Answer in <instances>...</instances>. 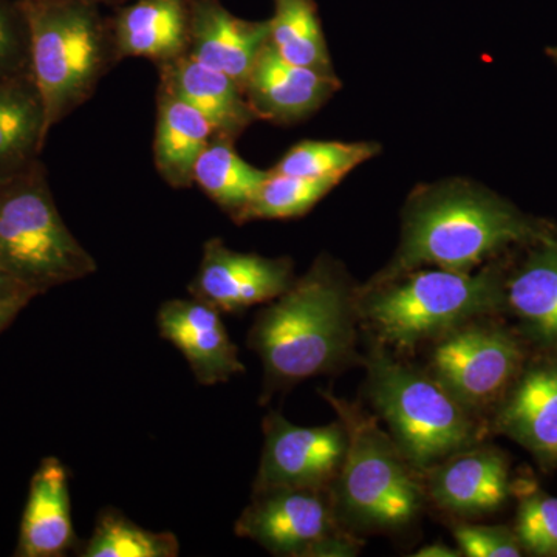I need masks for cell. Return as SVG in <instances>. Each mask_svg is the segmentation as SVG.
Returning <instances> with one entry per match:
<instances>
[{
  "label": "cell",
  "mask_w": 557,
  "mask_h": 557,
  "mask_svg": "<svg viewBox=\"0 0 557 557\" xmlns=\"http://www.w3.org/2000/svg\"><path fill=\"white\" fill-rule=\"evenodd\" d=\"M413 557H458L461 555L460 549H454L448 547V545L443 544H434L428 545V547H423L418 549Z\"/></svg>",
  "instance_id": "cell-33"
},
{
  "label": "cell",
  "mask_w": 557,
  "mask_h": 557,
  "mask_svg": "<svg viewBox=\"0 0 557 557\" xmlns=\"http://www.w3.org/2000/svg\"><path fill=\"white\" fill-rule=\"evenodd\" d=\"M339 182V178L292 177L270 171L234 222L300 218L319 200L324 199Z\"/></svg>",
  "instance_id": "cell-26"
},
{
  "label": "cell",
  "mask_w": 557,
  "mask_h": 557,
  "mask_svg": "<svg viewBox=\"0 0 557 557\" xmlns=\"http://www.w3.org/2000/svg\"><path fill=\"white\" fill-rule=\"evenodd\" d=\"M494 429L525 448L542 468L557 467V355L523 364L498 399Z\"/></svg>",
  "instance_id": "cell-12"
},
{
  "label": "cell",
  "mask_w": 557,
  "mask_h": 557,
  "mask_svg": "<svg viewBox=\"0 0 557 557\" xmlns=\"http://www.w3.org/2000/svg\"><path fill=\"white\" fill-rule=\"evenodd\" d=\"M270 44L292 64L333 73L314 0H273Z\"/></svg>",
  "instance_id": "cell-24"
},
{
  "label": "cell",
  "mask_w": 557,
  "mask_h": 557,
  "mask_svg": "<svg viewBox=\"0 0 557 557\" xmlns=\"http://www.w3.org/2000/svg\"><path fill=\"white\" fill-rule=\"evenodd\" d=\"M429 474V496L454 515L497 511L511 496L508 461L497 449L472 446L446 458Z\"/></svg>",
  "instance_id": "cell-15"
},
{
  "label": "cell",
  "mask_w": 557,
  "mask_h": 557,
  "mask_svg": "<svg viewBox=\"0 0 557 557\" xmlns=\"http://www.w3.org/2000/svg\"><path fill=\"white\" fill-rule=\"evenodd\" d=\"M28 35L22 36L16 22L0 7V78L16 75L25 53H28Z\"/></svg>",
  "instance_id": "cell-30"
},
{
  "label": "cell",
  "mask_w": 557,
  "mask_h": 557,
  "mask_svg": "<svg viewBox=\"0 0 557 557\" xmlns=\"http://www.w3.org/2000/svg\"><path fill=\"white\" fill-rule=\"evenodd\" d=\"M33 83L42 101L46 134L83 104L116 60L112 32L94 2L35 0L25 10Z\"/></svg>",
  "instance_id": "cell-5"
},
{
  "label": "cell",
  "mask_w": 557,
  "mask_h": 557,
  "mask_svg": "<svg viewBox=\"0 0 557 557\" xmlns=\"http://www.w3.org/2000/svg\"><path fill=\"white\" fill-rule=\"evenodd\" d=\"M515 533L523 553L557 557V497L533 490L520 498Z\"/></svg>",
  "instance_id": "cell-28"
},
{
  "label": "cell",
  "mask_w": 557,
  "mask_h": 557,
  "mask_svg": "<svg viewBox=\"0 0 557 557\" xmlns=\"http://www.w3.org/2000/svg\"><path fill=\"white\" fill-rule=\"evenodd\" d=\"M339 89L333 73L292 64L271 47L260 50L244 91L259 119L295 123L317 112Z\"/></svg>",
  "instance_id": "cell-14"
},
{
  "label": "cell",
  "mask_w": 557,
  "mask_h": 557,
  "mask_svg": "<svg viewBox=\"0 0 557 557\" xmlns=\"http://www.w3.org/2000/svg\"><path fill=\"white\" fill-rule=\"evenodd\" d=\"M262 457L252 494L281 487L330 490L346 456L343 423L306 428L289 423L277 412L263 420Z\"/></svg>",
  "instance_id": "cell-9"
},
{
  "label": "cell",
  "mask_w": 557,
  "mask_h": 557,
  "mask_svg": "<svg viewBox=\"0 0 557 557\" xmlns=\"http://www.w3.org/2000/svg\"><path fill=\"white\" fill-rule=\"evenodd\" d=\"M86 2H94V3H97L98 0H86Z\"/></svg>",
  "instance_id": "cell-34"
},
{
  "label": "cell",
  "mask_w": 557,
  "mask_h": 557,
  "mask_svg": "<svg viewBox=\"0 0 557 557\" xmlns=\"http://www.w3.org/2000/svg\"><path fill=\"white\" fill-rule=\"evenodd\" d=\"M14 298L33 299L35 295L0 263V300Z\"/></svg>",
  "instance_id": "cell-31"
},
{
  "label": "cell",
  "mask_w": 557,
  "mask_h": 557,
  "mask_svg": "<svg viewBox=\"0 0 557 557\" xmlns=\"http://www.w3.org/2000/svg\"><path fill=\"white\" fill-rule=\"evenodd\" d=\"M178 539L172 533H156L132 522L115 508H104L94 533L78 553L83 557H175Z\"/></svg>",
  "instance_id": "cell-25"
},
{
  "label": "cell",
  "mask_w": 557,
  "mask_h": 557,
  "mask_svg": "<svg viewBox=\"0 0 557 557\" xmlns=\"http://www.w3.org/2000/svg\"><path fill=\"white\" fill-rule=\"evenodd\" d=\"M161 84L200 112L220 137L234 139L259 120L236 81L188 53L161 64Z\"/></svg>",
  "instance_id": "cell-20"
},
{
  "label": "cell",
  "mask_w": 557,
  "mask_h": 557,
  "mask_svg": "<svg viewBox=\"0 0 557 557\" xmlns=\"http://www.w3.org/2000/svg\"><path fill=\"white\" fill-rule=\"evenodd\" d=\"M28 298H14L0 300V333L13 324L22 310L30 304Z\"/></svg>",
  "instance_id": "cell-32"
},
{
  "label": "cell",
  "mask_w": 557,
  "mask_h": 557,
  "mask_svg": "<svg viewBox=\"0 0 557 557\" xmlns=\"http://www.w3.org/2000/svg\"><path fill=\"white\" fill-rule=\"evenodd\" d=\"M157 324L161 338L182 351L203 386L225 383L245 372L239 348L214 307L196 298L166 300L161 304Z\"/></svg>",
  "instance_id": "cell-13"
},
{
  "label": "cell",
  "mask_w": 557,
  "mask_h": 557,
  "mask_svg": "<svg viewBox=\"0 0 557 557\" xmlns=\"http://www.w3.org/2000/svg\"><path fill=\"white\" fill-rule=\"evenodd\" d=\"M346 429L347 448L332 502L339 523L361 530L395 531L410 525L423 508L424 487L379 418L361 406L322 392Z\"/></svg>",
  "instance_id": "cell-4"
},
{
  "label": "cell",
  "mask_w": 557,
  "mask_h": 557,
  "mask_svg": "<svg viewBox=\"0 0 557 557\" xmlns=\"http://www.w3.org/2000/svg\"><path fill=\"white\" fill-rule=\"evenodd\" d=\"M329 491L281 487L252 494L234 531L271 555L313 557L314 549L341 530Z\"/></svg>",
  "instance_id": "cell-10"
},
{
  "label": "cell",
  "mask_w": 557,
  "mask_h": 557,
  "mask_svg": "<svg viewBox=\"0 0 557 557\" xmlns=\"http://www.w3.org/2000/svg\"><path fill=\"white\" fill-rule=\"evenodd\" d=\"M72 520L69 474L57 457H46L33 474L22 515L17 557H62L78 545Z\"/></svg>",
  "instance_id": "cell-17"
},
{
  "label": "cell",
  "mask_w": 557,
  "mask_h": 557,
  "mask_svg": "<svg viewBox=\"0 0 557 557\" xmlns=\"http://www.w3.org/2000/svg\"><path fill=\"white\" fill-rule=\"evenodd\" d=\"M368 394L410 467L429 472L478 443L472 410L431 372L399 362L376 348L368 361Z\"/></svg>",
  "instance_id": "cell-6"
},
{
  "label": "cell",
  "mask_w": 557,
  "mask_h": 557,
  "mask_svg": "<svg viewBox=\"0 0 557 557\" xmlns=\"http://www.w3.org/2000/svg\"><path fill=\"white\" fill-rule=\"evenodd\" d=\"M542 236L515 208L471 185L424 189L406 211L394 262L375 282L423 267L469 273L509 245Z\"/></svg>",
  "instance_id": "cell-2"
},
{
  "label": "cell",
  "mask_w": 557,
  "mask_h": 557,
  "mask_svg": "<svg viewBox=\"0 0 557 557\" xmlns=\"http://www.w3.org/2000/svg\"><path fill=\"white\" fill-rule=\"evenodd\" d=\"M267 175L269 172L242 159L233 139L220 135L212 137L193 171L194 183L233 220L247 207Z\"/></svg>",
  "instance_id": "cell-23"
},
{
  "label": "cell",
  "mask_w": 557,
  "mask_h": 557,
  "mask_svg": "<svg viewBox=\"0 0 557 557\" xmlns=\"http://www.w3.org/2000/svg\"><path fill=\"white\" fill-rule=\"evenodd\" d=\"M379 153L372 143L302 141L288 150L274 170L276 174L302 178H339Z\"/></svg>",
  "instance_id": "cell-27"
},
{
  "label": "cell",
  "mask_w": 557,
  "mask_h": 557,
  "mask_svg": "<svg viewBox=\"0 0 557 557\" xmlns=\"http://www.w3.org/2000/svg\"><path fill=\"white\" fill-rule=\"evenodd\" d=\"M293 282V262L288 258L234 251L222 239H209L189 293L220 313H240L278 298Z\"/></svg>",
  "instance_id": "cell-11"
},
{
  "label": "cell",
  "mask_w": 557,
  "mask_h": 557,
  "mask_svg": "<svg viewBox=\"0 0 557 557\" xmlns=\"http://www.w3.org/2000/svg\"><path fill=\"white\" fill-rule=\"evenodd\" d=\"M357 317V299L324 259L295 278L287 292L259 311L248 333L269 392L346 366L355 354Z\"/></svg>",
  "instance_id": "cell-1"
},
{
  "label": "cell",
  "mask_w": 557,
  "mask_h": 557,
  "mask_svg": "<svg viewBox=\"0 0 557 557\" xmlns=\"http://www.w3.org/2000/svg\"><path fill=\"white\" fill-rule=\"evenodd\" d=\"M505 310L518 319L525 338L557 355V239L542 236L520 269L505 278Z\"/></svg>",
  "instance_id": "cell-19"
},
{
  "label": "cell",
  "mask_w": 557,
  "mask_h": 557,
  "mask_svg": "<svg viewBox=\"0 0 557 557\" xmlns=\"http://www.w3.org/2000/svg\"><path fill=\"white\" fill-rule=\"evenodd\" d=\"M357 309L376 341L395 350H410L505 310V278L491 267L478 273L412 270L373 282L357 299Z\"/></svg>",
  "instance_id": "cell-3"
},
{
  "label": "cell",
  "mask_w": 557,
  "mask_h": 557,
  "mask_svg": "<svg viewBox=\"0 0 557 557\" xmlns=\"http://www.w3.org/2000/svg\"><path fill=\"white\" fill-rule=\"evenodd\" d=\"M458 549L468 557H519L523 555L515 530L460 523L454 528Z\"/></svg>",
  "instance_id": "cell-29"
},
{
  "label": "cell",
  "mask_w": 557,
  "mask_h": 557,
  "mask_svg": "<svg viewBox=\"0 0 557 557\" xmlns=\"http://www.w3.org/2000/svg\"><path fill=\"white\" fill-rule=\"evenodd\" d=\"M0 263L35 296L98 269L35 170L0 180Z\"/></svg>",
  "instance_id": "cell-7"
},
{
  "label": "cell",
  "mask_w": 557,
  "mask_h": 557,
  "mask_svg": "<svg viewBox=\"0 0 557 557\" xmlns=\"http://www.w3.org/2000/svg\"><path fill=\"white\" fill-rule=\"evenodd\" d=\"M270 40V22L240 20L219 0H193L188 54L225 73L244 89L260 50Z\"/></svg>",
  "instance_id": "cell-16"
},
{
  "label": "cell",
  "mask_w": 557,
  "mask_h": 557,
  "mask_svg": "<svg viewBox=\"0 0 557 557\" xmlns=\"http://www.w3.org/2000/svg\"><path fill=\"white\" fill-rule=\"evenodd\" d=\"M515 333L475 319L440 336L429 372L469 410L498 403L525 364Z\"/></svg>",
  "instance_id": "cell-8"
},
{
  "label": "cell",
  "mask_w": 557,
  "mask_h": 557,
  "mask_svg": "<svg viewBox=\"0 0 557 557\" xmlns=\"http://www.w3.org/2000/svg\"><path fill=\"white\" fill-rule=\"evenodd\" d=\"M193 0H138L113 21L116 60L146 58L166 64L188 53Z\"/></svg>",
  "instance_id": "cell-18"
},
{
  "label": "cell",
  "mask_w": 557,
  "mask_h": 557,
  "mask_svg": "<svg viewBox=\"0 0 557 557\" xmlns=\"http://www.w3.org/2000/svg\"><path fill=\"white\" fill-rule=\"evenodd\" d=\"M46 138V115L35 83L0 78V180L28 170Z\"/></svg>",
  "instance_id": "cell-22"
},
{
  "label": "cell",
  "mask_w": 557,
  "mask_h": 557,
  "mask_svg": "<svg viewBox=\"0 0 557 557\" xmlns=\"http://www.w3.org/2000/svg\"><path fill=\"white\" fill-rule=\"evenodd\" d=\"M214 135V127L200 112L160 84L153 160L168 185L193 186L194 166Z\"/></svg>",
  "instance_id": "cell-21"
}]
</instances>
